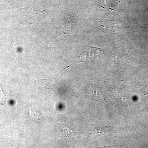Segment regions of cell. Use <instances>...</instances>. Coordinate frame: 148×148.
<instances>
[{
	"label": "cell",
	"mask_w": 148,
	"mask_h": 148,
	"mask_svg": "<svg viewBox=\"0 0 148 148\" xmlns=\"http://www.w3.org/2000/svg\"><path fill=\"white\" fill-rule=\"evenodd\" d=\"M57 127L58 131L61 132V135L64 137H69L73 134V132L72 130L64 125L59 123L57 124Z\"/></svg>",
	"instance_id": "6da1fadb"
},
{
	"label": "cell",
	"mask_w": 148,
	"mask_h": 148,
	"mask_svg": "<svg viewBox=\"0 0 148 148\" xmlns=\"http://www.w3.org/2000/svg\"><path fill=\"white\" fill-rule=\"evenodd\" d=\"M108 128L107 127H96L95 129L92 130V134L96 135H105L106 133L108 132Z\"/></svg>",
	"instance_id": "7a4b0ae2"
}]
</instances>
